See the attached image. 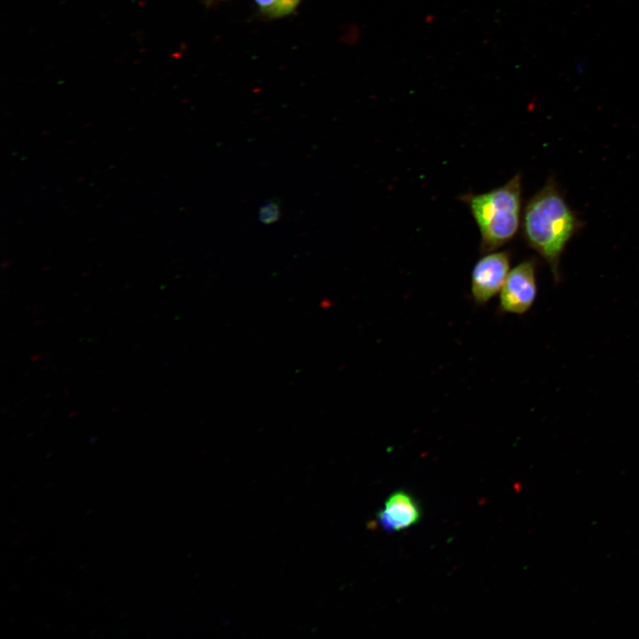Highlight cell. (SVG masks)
Returning <instances> with one entry per match:
<instances>
[{"label":"cell","instance_id":"277c9868","mask_svg":"<svg viewBox=\"0 0 639 639\" xmlns=\"http://www.w3.org/2000/svg\"><path fill=\"white\" fill-rule=\"evenodd\" d=\"M509 272V251L485 253L471 271L470 293L474 303L479 306L485 305L499 294Z\"/></svg>","mask_w":639,"mask_h":639},{"label":"cell","instance_id":"52a82bcc","mask_svg":"<svg viewBox=\"0 0 639 639\" xmlns=\"http://www.w3.org/2000/svg\"><path fill=\"white\" fill-rule=\"evenodd\" d=\"M280 216V201L278 198L266 201L262 204L258 211V219L264 225H272L277 222Z\"/></svg>","mask_w":639,"mask_h":639},{"label":"cell","instance_id":"8992f818","mask_svg":"<svg viewBox=\"0 0 639 639\" xmlns=\"http://www.w3.org/2000/svg\"><path fill=\"white\" fill-rule=\"evenodd\" d=\"M302 0H253L258 12L268 19H280L293 13Z\"/></svg>","mask_w":639,"mask_h":639},{"label":"cell","instance_id":"5b68a950","mask_svg":"<svg viewBox=\"0 0 639 639\" xmlns=\"http://www.w3.org/2000/svg\"><path fill=\"white\" fill-rule=\"evenodd\" d=\"M421 517L417 500L405 490L392 493L376 515L378 525L389 532L407 529L416 525Z\"/></svg>","mask_w":639,"mask_h":639},{"label":"cell","instance_id":"3957f363","mask_svg":"<svg viewBox=\"0 0 639 639\" xmlns=\"http://www.w3.org/2000/svg\"><path fill=\"white\" fill-rule=\"evenodd\" d=\"M536 260H525L513 267L500 293L499 311L521 315L528 312L537 296Z\"/></svg>","mask_w":639,"mask_h":639},{"label":"cell","instance_id":"7a4b0ae2","mask_svg":"<svg viewBox=\"0 0 639 639\" xmlns=\"http://www.w3.org/2000/svg\"><path fill=\"white\" fill-rule=\"evenodd\" d=\"M461 200L478 227L481 253L497 250L516 236L522 222L520 173L499 187L483 193H465Z\"/></svg>","mask_w":639,"mask_h":639},{"label":"cell","instance_id":"ba28073f","mask_svg":"<svg viewBox=\"0 0 639 639\" xmlns=\"http://www.w3.org/2000/svg\"><path fill=\"white\" fill-rule=\"evenodd\" d=\"M220 1H224V0H206V4H207L208 5H210V4H213L216 3V2H220Z\"/></svg>","mask_w":639,"mask_h":639},{"label":"cell","instance_id":"6da1fadb","mask_svg":"<svg viewBox=\"0 0 639 639\" xmlns=\"http://www.w3.org/2000/svg\"><path fill=\"white\" fill-rule=\"evenodd\" d=\"M521 225L525 241L546 261L558 282L561 256L581 223L553 179L528 201Z\"/></svg>","mask_w":639,"mask_h":639}]
</instances>
